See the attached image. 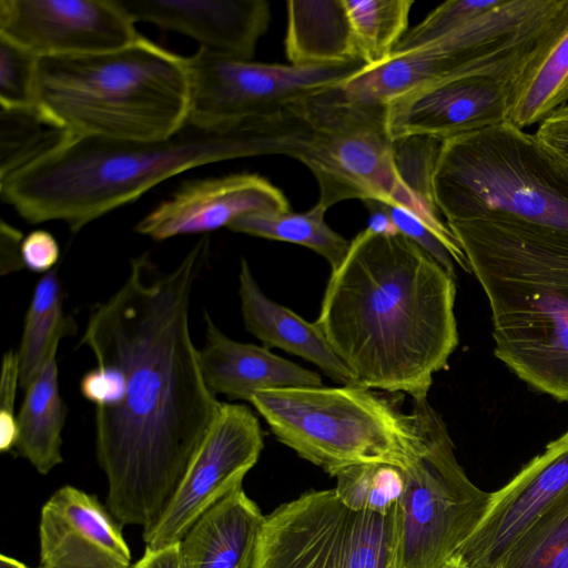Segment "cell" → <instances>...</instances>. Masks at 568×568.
<instances>
[{
  "mask_svg": "<svg viewBox=\"0 0 568 568\" xmlns=\"http://www.w3.org/2000/svg\"><path fill=\"white\" fill-rule=\"evenodd\" d=\"M202 236L170 271L143 253L123 284L90 312L80 345L110 368L118 395L95 407V454L108 481L106 506L143 530L159 518L215 419L190 332V302L207 262Z\"/></svg>",
  "mask_w": 568,
  "mask_h": 568,
  "instance_id": "obj_1",
  "label": "cell"
},
{
  "mask_svg": "<svg viewBox=\"0 0 568 568\" xmlns=\"http://www.w3.org/2000/svg\"><path fill=\"white\" fill-rule=\"evenodd\" d=\"M455 278L408 237L365 229L332 271L316 324L359 386L425 400L459 341Z\"/></svg>",
  "mask_w": 568,
  "mask_h": 568,
  "instance_id": "obj_2",
  "label": "cell"
},
{
  "mask_svg": "<svg viewBox=\"0 0 568 568\" xmlns=\"http://www.w3.org/2000/svg\"><path fill=\"white\" fill-rule=\"evenodd\" d=\"M311 126L293 105L277 114L219 125L190 120L150 141L72 136L0 181V195L31 224L62 221L77 233L181 172L227 160L304 150Z\"/></svg>",
  "mask_w": 568,
  "mask_h": 568,
  "instance_id": "obj_3",
  "label": "cell"
},
{
  "mask_svg": "<svg viewBox=\"0 0 568 568\" xmlns=\"http://www.w3.org/2000/svg\"><path fill=\"white\" fill-rule=\"evenodd\" d=\"M446 223L487 297L495 356L568 403V239L508 222Z\"/></svg>",
  "mask_w": 568,
  "mask_h": 568,
  "instance_id": "obj_4",
  "label": "cell"
},
{
  "mask_svg": "<svg viewBox=\"0 0 568 568\" xmlns=\"http://www.w3.org/2000/svg\"><path fill=\"white\" fill-rule=\"evenodd\" d=\"M37 105L77 136L150 141L187 121V59L139 34L118 50L42 57Z\"/></svg>",
  "mask_w": 568,
  "mask_h": 568,
  "instance_id": "obj_5",
  "label": "cell"
},
{
  "mask_svg": "<svg viewBox=\"0 0 568 568\" xmlns=\"http://www.w3.org/2000/svg\"><path fill=\"white\" fill-rule=\"evenodd\" d=\"M433 193L446 222H508L568 239V159L509 122L443 141Z\"/></svg>",
  "mask_w": 568,
  "mask_h": 568,
  "instance_id": "obj_6",
  "label": "cell"
},
{
  "mask_svg": "<svg viewBox=\"0 0 568 568\" xmlns=\"http://www.w3.org/2000/svg\"><path fill=\"white\" fill-rule=\"evenodd\" d=\"M250 403L285 446L331 476L357 464L410 467L424 450L416 403L408 413L362 386L292 387L254 393Z\"/></svg>",
  "mask_w": 568,
  "mask_h": 568,
  "instance_id": "obj_7",
  "label": "cell"
},
{
  "mask_svg": "<svg viewBox=\"0 0 568 568\" xmlns=\"http://www.w3.org/2000/svg\"><path fill=\"white\" fill-rule=\"evenodd\" d=\"M311 136L297 155L315 176L325 209L346 200H375L414 213L440 240L454 262L469 272L467 257L439 212L403 182L387 129V104L347 95L338 85L302 99Z\"/></svg>",
  "mask_w": 568,
  "mask_h": 568,
  "instance_id": "obj_8",
  "label": "cell"
},
{
  "mask_svg": "<svg viewBox=\"0 0 568 568\" xmlns=\"http://www.w3.org/2000/svg\"><path fill=\"white\" fill-rule=\"evenodd\" d=\"M252 568H399L398 505L354 510L334 489L310 490L264 517Z\"/></svg>",
  "mask_w": 568,
  "mask_h": 568,
  "instance_id": "obj_9",
  "label": "cell"
},
{
  "mask_svg": "<svg viewBox=\"0 0 568 568\" xmlns=\"http://www.w3.org/2000/svg\"><path fill=\"white\" fill-rule=\"evenodd\" d=\"M414 403L423 417L424 450L402 469L399 568H440L476 529L491 493L467 477L445 423L428 400Z\"/></svg>",
  "mask_w": 568,
  "mask_h": 568,
  "instance_id": "obj_10",
  "label": "cell"
},
{
  "mask_svg": "<svg viewBox=\"0 0 568 568\" xmlns=\"http://www.w3.org/2000/svg\"><path fill=\"white\" fill-rule=\"evenodd\" d=\"M190 121L219 125L277 114L316 91L344 83L367 64L297 67L236 60L199 48L187 57Z\"/></svg>",
  "mask_w": 568,
  "mask_h": 568,
  "instance_id": "obj_11",
  "label": "cell"
},
{
  "mask_svg": "<svg viewBox=\"0 0 568 568\" xmlns=\"http://www.w3.org/2000/svg\"><path fill=\"white\" fill-rule=\"evenodd\" d=\"M263 446V432L253 412L245 405L221 403L165 508L143 530L146 548L180 542L207 509L242 486Z\"/></svg>",
  "mask_w": 568,
  "mask_h": 568,
  "instance_id": "obj_12",
  "label": "cell"
},
{
  "mask_svg": "<svg viewBox=\"0 0 568 568\" xmlns=\"http://www.w3.org/2000/svg\"><path fill=\"white\" fill-rule=\"evenodd\" d=\"M0 37L42 58L118 50L139 32L118 0H0Z\"/></svg>",
  "mask_w": 568,
  "mask_h": 568,
  "instance_id": "obj_13",
  "label": "cell"
},
{
  "mask_svg": "<svg viewBox=\"0 0 568 568\" xmlns=\"http://www.w3.org/2000/svg\"><path fill=\"white\" fill-rule=\"evenodd\" d=\"M568 491V430L495 493L454 556L468 568H498L525 531Z\"/></svg>",
  "mask_w": 568,
  "mask_h": 568,
  "instance_id": "obj_14",
  "label": "cell"
},
{
  "mask_svg": "<svg viewBox=\"0 0 568 568\" xmlns=\"http://www.w3.org/2000/svg\"><path fill=\"white\" fill-rule=\"evenodd\" d=\"M515 78L477 74L402 94L387 103L392 140L427 135L445 141L507 122Z\"/></svg>",
  "mask_w": 568,
  "mask_h": 568,
  "instance_id": "obj_15",
  "label": "cell"
},
{
  "mask_svg": "<svg viewBox=\"0 0 568 568\" xmlns=\"http://www.w3.org/2000/svg\"><path fill=\"white\" fill-rule=\"evenodd\" d=\"M290 211L284 193L265 178L236 173L184 181L135 225L155 241L227 227L250 213Z\"/></svg>",
  "mask_w": 568,
  "mask_h": 568,
  "instance_id": "obj_16",
  "label": "cell"
},
{
  "mask_svg": "<svg viewBox=\"0 0 568 568\" xmlns=\"http://www.w3.org/2000/svg\"><path fill=\"white\" fill-rule=\"evenodd\" d=\"M39 568H131L130 548L114 516L73 486L55 490L41 508Z\"/></svg>",
  "mask_w": 568,
  "mask_h": 568,
  "instance_id": "obj_17",
  "label": "cell"
},
{
  "mask_svg": "<svg viewBox=\"0 0 568 568\" xmlns=\"http://www.w3.org/2000/svg\"><path fill=\"white\" fill-rule=\"evenodd\" d=\"M136 23L192 38L199 48L236 60L252 61L271 22L265 0H118Z\"/></svg>",
  "mask_w": 568,
  "mask_h": 568,
  "instance_id": "obj_18",
  "label": "cell"
},
{
  "mask_svg": "<svg viewBox=\"0 0 568 568\" xmlns=\"http://www.w3.org/2000/svg\"><path fill=\"white\" fill-rule=\"evenodd\" d=\"M200 365L210 392L250 403L265 389L323 386L321 376L273 354L268 348L234 341L205 313L204 344Z\"/></svg>",
  "mask_w": 568,
  "mask_h": 568,
  "instance_id": "obj_19",
  "label": "cell"
},
{
  "mask_svg": "<svg viewBox=\"0 0 568 568\" xmlns=\"http://www.w3.org/2000/svg\"><path fill=\"white\" fill-rule=\"evenodd\" d=\"M239 283L244 326L264 347H277L302 357L339 384L359 386L316 322H307L267 297L245 258L240 263Z\"/></svg>",
  "mask_w": 568,
  "mask_h": 568,
  "instance_id": "obj_20",
  "label": "cell"
},
{
  "mask_svg": "<svg viewBox=\"0 0 568 568\" xmlns=\"http://www.w3.org/2000/svg\"><path fill=\"white\" fill-rule=\"evenodd\" d=\"M264 517L243 487H237L207 509L182 538V568H252Z\"/></svg>",
  "mask_w": 568,
  "mask_h": 568,
  "instance_id": "obj_21",
  "label": "cell"
},
{
  "mask_svg": "<svg viewBox=\"0 0 568 568\" xmlns=\"http://www.w3.org/2000/svg\"><path fill=\"white\" fill-rule=\"evenodd\" d=\"M568 102V0L524 63L509 99L507 122L541 123Z\"/></svg>",
  "mask_w": 568,
  "mask_h": 568,
  "instance_id": "obj_22",
  "label": "cell"
},
{
  "mask_svg": "<svg viewBox=\"0 0 568 568\" xmlns=\"http://www.w3.org/2000/svg\"><path fill=\"white\" fill-rule=\"evenodd\" d=\"M285 55L292 65L361 60L343 0H290Z\"/></svg>",
  "mask_w": 568,
  "mask_h": 568,
  "instance_id": "obj_23",
  "label": "cell"
},
{
  "mask_svg": "<svg viewBox=\"0 0 568 568\" xmlns=\"http://www.w3.org/2000/svg\"><path fill=\"white\" fill-rule=\"evenodd\" d=\"M64 422L65 409L59 392L58 365L53 357L24 390L17 414L18 437L14 449L42 475L63 462L61 446Z\"/></svg>",
  "mask_w": 568,
  "mask_h": 568,
  "instance_id": "obj_24",
  "label": "cell"
},
{
  "mask_svg": "<svg viewBox=\"0 0 568 568\" xmlns=\"http://www.w3.org/2000/svg\"><path fill=\"white\" fill-rule=\"evenodd\" d=\"M57 267L37 283L26 313L19 359L20 388L28 386L55 357L61 338L74 333L75 323L63 311L61 282Z\"/></svg>",
  "mask_w": 568,
  "mask_h": 568,
  "instance_id": "obj_25",
  "label": "cell"
},
{
  "mask_svg": "<svg viewBox=\"0 0 568 568\" xmlns=\"http://www.w3.org/2000/svg\"><path fill=\"white\" fill-rule=\"evenodd\" d=\"M325 209L318 202L305 212L250 213L235 219L229 230L252 236L288 242L311 248L336 270L345 258L351 242L325 222Z\"/></svg>",
  "mask_w": 568,
  "mask_h": 568,
  "instance_id": "obj_26",
  "label": "cell"
},
{
  "mask_svg": "<svg viewBox=\"0 0 568 568\" xmlns=\"http://www.w3.org/2000/svg\"><path fill=\"white\" fill-rule=\"evenodd\" d=\"M74 134L37 106L0 108V181L69 141Z\"/></svg>",
  "mask_w": 568,
  "mask_h": 568,
  "instance_id": "obj_27",
  "label": "cell"
},
{
  "mask_svg": "<svg viewBox=\"0 0 568 568\" xmlns=\"http://www.w3.org/2000/svg\"><path fill=\"white\" fill-rule=\"evenodd\" d=\"M359 59L367 67L389 59L408 29L412 0H343Z\"/></svg>",
  "mask_w": 568,
  "mask_h": 568,
  "instance_id": "obj_28",
  "label": "cell"
},
{
  "mask_svg": "<svg viewBox=\"0 0 568 568\" xmlns=\"http://www.w3.org/2000/svg\"><path fill=\"white\" fill-rule=\"evenodd\" d=\"M498 568H568V491L525 531Z\"/></svg>",
  "mask_w": 568,
  "mask_h": 568,
  "instance_id": "obj_29",
  "label": "cell"
},
{
  "mask_svg": "<svg viewBox=\"0 0 568 568\" xmlns=\"http://www.w3.org/2000/svg\"><path fill=\"white\" fill-rule=\"evenodd\" d=\"M339 500L354 510L387 514L400 501L403 470L389 464H357L335 473Z\"/></svg>",
  "mask_w": 568,
  "mask_h": 568,
  "instance_id": "obj_30",
  "label": "cell"
},
{
  "mask_svg": "<svg viewBox=\"0 0 568 568\" xmlns=\"http://www.w3.org/2000/svg\"><path fill=\"white\" fill-rule=\"evenodd\" d=\"M499 2L500 0H448L408 30L393 54L425 48L458 30Z\"/></svg>",
  "mask_w": 568,
  "mask_h": 568,
  "instance_id": "obj_31",
  "label": "cell"
},
{
  "mask_svg": "<svg viewBox=\"0 0 568 568\" xmlns=\"http://www.w3.org/2000/svg\"><path fill=\"white\" fill-rule=\"evenodd\" d=\"M442 142L427 135L394 140L395 163L403 182L418 199L436 211L438 209L434 200L433 175Z\"/></svg>",
  "mask_w": 568,
  "mask_h": 568,
  "instance_id": "obj_32",
  "label": "cell"
},
{
  "mask_svg": "<svg viewBox=\"0 0 568 568\" xmlns=\"http://www.w3.org/2000/svg\"><path fill=\"white\" fill-rule=\"evenodd\" d=\"M39 57L0 37V108L37 106Z\"/></svg>",
  "mask_w": 568,
  "mask_h": 568,
  "instance_id": "obj_33",
  "label": "cell"
},
{
  "mask_svg": "<svg viewBox=\"0 0 568 568\" xmlns=\"http://www.w3.org/2000/svg\"><path fill=\"white\" fill-rule=\"evenodd\" d=\"M20 387L19 359L17 351L3 354L0 382V450L9 452L16 446L18 437L16 396Z\"/></svg>",
  "mask_w": 568,
  "mask_h": 568,
  "instance_id": "obj_34",
  "label": "cell"
},
{
  "mask_svg": "<svg viewBox=\"0 0 568 568\" xmlns=\"http://www.w3.org/2000/svg\"><path fill=\"white\" fill-rule=\"evenodd\" d=\"M398 232L415 242L435 258L450 275L455 276V262L440 240L408 210L384 203ZM456 277V276H455Z\"/></svg>",
  "mask_w": 568,
  "mask_h": 568,
  "instance_id": "obj_35",
  "label": "cell"
},
{
  "mask_svg": "<svg viewBox=\"0 0 568 568\" xmlns=\"http://www.w3.org/2000/svg\"><path fill=\"white\" fill-rule=\"evenodd\" d=\"M20 254L24 267L31 272L45 274L54 268L60 256V247L50 232L36 230L23 237Z\"/></svg>",
  "mask_w": 568,
  "mask_h": 568,
  "instance_id": "obj_36",
  "label": "cell"
},
{
  "mask_svg": "<svg viewBox=\"0 0 568 568\" xmlns=\"http://www.w3.org/2000/svg\"><path fill=\"white\" fill-rule=\"evenodd\" d=\"M536 135L548 146L568 159V104L544 120Z\"/></svg>",
  "mask_w": 568,
  "mask_h": 568,
  "instance_id": "obj_37",
  "label": "cell"
},
{
  "mask_svg": "<svg viewBox=\"0 0 568 568\" xmlns=\"http://www.w3.org/2000/svg\"><path fill=\"white\" fill-rule=\"evenodd\" d=\"M23 237L19 230L1 222V268L8 264L6 272H12L23 268L21 261L20 247Z\"/></svg>",
  "mask_w": 568,
  "mask_h": 568,
  "instance_id": "obj_38",
  "label": "cell"
},
{
  "mask_svg": "<svg viewBox=\"0 0 568 568\" xmlns=\"http://www.w3.org/2000/svg\"><path fill=\"white\" fill-rule=\"evenodd\" d=\"M131 568H182L180 542L160 549L145 547L144 555Z\"/></svg>",
  "mask_w": 568,
  "mask_h": 568,
  "instance_id": "obj_39",
  "label": "cell"
},
{
  "mask_svg": "<svg viewBox=\"0 0 568 568\" xmlns=\"http://www.w3.org/2000/svg\"><path fill=\"white\" fill-rule=\"evenodd\" d=\"M362 202L369 212L366 229L381 235L400 234L387 213L383 202L375 200H364Z\"/></svg>",
  "mask_w": 568,
  "mask_h": 568,
  "instance_id": "obj_40",
  "label": "cell"
},
{
  "mask_svg": "<svg viewBox=\"0 0 568 568\" xmlns=\"http://www.w3.org/2000/svg\"><path fill=\"white\" fill-rule=\"evenodd\" d=\"M0 568H29L23 562L12 557L1 555L0 556Z\"/></svg>",
  "mask_w": 568,
  "mask_h": 568,
  "instance_id": "obj_41",
  "label": "cell"
},
{
  "mask_svg": "<svg viewBox=\"0 0 568 568\" xmlns=\"http://www.w3.org/2000/svg\"><path fill=\"white\" fill-rule=\"evenodd\" d=\"M440 568H468L456 556L450 557Z\"/></svg>",
  "mask_w": 568,
  "mask_h": 568,
  "instance_id": "obj_42",
  "label": "cell"
}]
</instances>
